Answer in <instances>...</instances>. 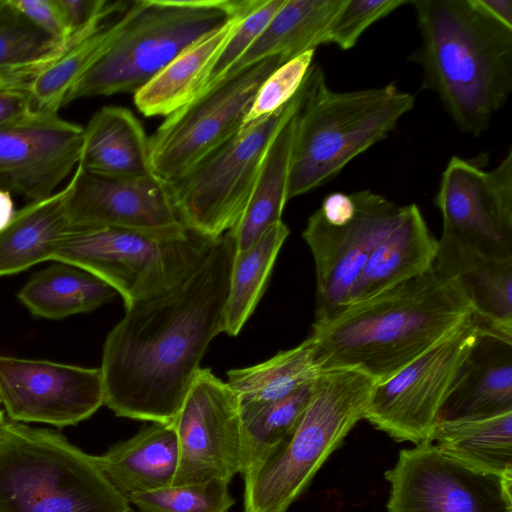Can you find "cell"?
I'll return each instance as SVG.
<instances>
[{
	"label": "cell",
	"mask_w": 512,
	"mask_h": 512,
	"mask_svg": "<svg viewBox=\"0 0 512 512\" xmlns=\"http://www.w3.org/2000/svg\"><path fill=\"white\" fill-rule=\"evenodd\" d=\"M236 251L229 230L185 280L125 308L100 367L104 405L116 416L173 423L207 347L223 332Z\"/></svg>",
	"instance_id": "6da1fadb"
},
{
	"label": "cell",
	"mask_w": 512,
	"mask_h": 512,
	"mask_svg": "<svg viewBox=\"0 0 512 512\" xmlns=\"http://www.w3.org/2000/svg\"><path fill=\"white\" fill-rule=\"evenodd\" d=\"M471 318L460 288L433 264L312 329V360L319 372L355 369L383 383Z\"/></svg>",
	"instance_id": "7a4b0ae2"
},
{
	"label": "cell",
	"mask_w": 512,
	"mask_h": 512,
	"mask_svg": "<svg viewBox=\"0 0 512 512\" xmlns=\"http://www.w3.org/2000/svg\"><path fill=\"white\" fill-rule=\"evenodd\" d=\"M420 46L409 56L464 132L487 130L512 91V28L478 0H414Z\"/></svg>",
	"instance_id": "3957f363"
},
{
	"label": "cell",
	"mask_w": 512,
	"mask_h": 512,
	"mask_svg": "<svg viewBox=\"0 0 512 512\" xmlns=\"http://www.w3.org/2000/svg\"><path fill=\"white\" fill-rule=\"evenodd\" d=\"M415 105L395 83L336 92L312 64L301 86L292 146L288 200L336 177L356 156L383 140Z\"/></svg>",
	"instance_id": "277c9868"
},
{
	"label": "cell",
	"mask_w": 512,
	"mask_h": 512,
	"mask_svg": "<svg viewBox=\"0 0 512 512\" xmlns=\"http://www.w3.org/2000/svg\"><path fill=\"white\" fill-rule=\"evenodd\" d=\"M375 381L355 369L320 371L293 433L244 473L243 512H287L362 419Z\"/></svg>",
	"instance_id": "5b68a950"
},
{
	"label": "cell",
	"mask_w": 512,
	"mask_h": 512,
	"mask_svg": "<svg viewBox=\"0 0 512 512\" xmlns=\"http://www.w3.org/2000/svg\"><path fill=\"white\" fill-rule=\"evenodd\" d=\"M0 512H134L87 454L57 431L0 428Z\"/></svg>",
	"instance_id": "8992f818"
},
{
	"label": "cell",
	"mask_w": 512,
	"mask_h": 512,
	"mask_svg": "<svg viewBox=\"0 0 512 512\" xmlns=\"http://www.w3.org/2000/svg\"><path fill=\"white\" fill-rule=\"evenodd\" d=\"M246 0H136L119 33L66 96L135 94L192 43L221 27Z\"/></svg>",
	"instance_id": "52a82bcc"
},
{
	"label": "cell",
	"mask_w": 512,
	"mask_h": 512,
	"mask_svg": "<svg viewBox=\"0 0 512 512\" xmlns=\"http://www.w3.org/2000/svg\"><path fill=\"white\" fill-rule=\"evenodd\" d=\"M218 239L192 231L174 238L114 227L70 228L53 260L101 278L122 296L126 308L177 286Z\"/></svg>",
	"instance_id": "ba28073f"
},
{
	"label": "cell",
	"mask_w": 512,
	"mask_h": 512,
	"mask_svg": "<svg viewBox=\"0 0 512 512\" xmlns=\"http://www.w3.org/2000/svg\"><path fill=\"white\" fill-rule=\"evenodd\" d=\"M300 98L301 87L282 108L239 130L181 176L166 182L174 209L186 229L218 239L237 224L266 150L298 107Z\"/></svg>",
	"instance_id": "9c48e42d"
},
{
	"label": "cell",
	"mask_w": 512,
	"mask_h": 512,
	"mask_svg": "<svg viewBox=\"0 0 512 512\" xmlns=\"http://www.w3.org/2000/svg\"><path fill=\"white\" fill-rule=\"evenodd\" d=\"M402 207L371 190L333 192L309 217L302 236L316 270L312 329L347 307L369 256L398 220Z\"/></svg>",
	"instance_id": "30bf717a"
},
{
	"label": "cell",
	"mask_w": 512,
	"mask_h": 512,
	"mask_svg": "<svg viewBox=\"0 0 512 512\" xmlns=\"http://www.w3.org/2000/svg\"><path fill=\"white\" fill-rule=\"evenodd\" d=\"M284 63L272 56L247 66L168 115L149 138L154 175L174 180L235 135L263 82Z\"/></svg>",
	"instance_id": "8fae6325"
},
{
	"label": "cell",
	"mask_w": 512,
	"mask_h": 512,
	"mask_svg": "<svg viewBox=\"0 0 512 512\" xmlns=\"http://www.w3.org/2000/svg\"><path fill=\"white\" fill-rule=\"evenodd\" d=\"M480 332L472 316L396 375L375 384L364 419L398 442L430 440L441 407Z\"/></svg>",
	"instance_id": "7c38bea8"
},
{
	"label": "cell",
	"mask_w": 512,
	"mask_h": 512,
	"mask_svg": "<svg viewBox=\"0 0 512 512\" xmlns=\"http://www.w3.org/2000/svg\"><path fill=\"white\" fill-rule=\"evenodd\" d=\"M384 476L387 512H512V475L473 469L431 440L400 450Z\"/></svg>",
	"instance_id": "4fadbf2b"
},
{
	"label": "cell",
	"mask_w": 512,
	"mask_h": 512,
	"mask_svg": "<svg viewBox=\"0 0 512 512\" xmlns=\"http://www.w3.org/2000/svg\"><path fill=\"white\" fill-rule=\"evenodd\" d=\"M178 466L172 485L230 483L242 469L239 402L227 382L200 368L173 421Z\"/></svg>",
	"instance_id": "5bb4252c"
},
{
	"label": "cell",
	"mask_w": 512,
	"mask_h": 512,
	"mask_svg": "<svg viewBox=\"0 0 512 512\" xmlns=\"http://www.w3.org/2000/svg\"><path fill=\"white\" fill-rule=\"evenodd\" d=\"M443 234L489 257L512 258V150L484 170L453 156L435 197Z\"/></svg>",
	"instance_id": "9a60e30c"
},
{
	"label": "cell",
	"mask_w": 512,
	"mask_h": 512,
	"mask_svg": "<svg viewBox=\"0 0 512 512\" xmlns=\"http://www.w3.org/2000/svg\"><path fill=\"white\" fill-rule=\"evenodd\" d=\"M0 404L10 420L76 425L104 405L100 368L0 356Z\"/></svg>",
	"instance_id": "2e32d148"
},
{
	"label": "cell",
	"mask_w": 512,
	"mask_h": 512,
	"mask_svg": "<svg viewBox=\"0 0 512 512\" xmlns=\"http://www.w3.org/2000/svg\"><path fill=\"white\" fill-rule=\"evenodd\" d=\"M84 128L34 109L0 127V189L29 202L54 194L77 167Z\"/></svg>",
	"instance_id": "e0dca14e"
},
{
	"label": "cell",
	"mask_w": 512,
	"mask_h": 512,
	"mask_svg": "<svg viewBox=\"0 0 512 512\" xmlns=\"http://www.w3.org/2000/svg\"><path fill=\"white\" fill-rule=\"evenodd\" d=\"M70 228L114 227L183 237L167 183L157 176L122 179L96 175L79 163L68 182Z\"/></svg>",
	"instance_id": "ac0fdd59"
},
{
	"label": "cell",
	"mask_w": 512,
	"mask_h": 512,
	"mask_svg": "<svg viewBox=\"0 0 512 512\" xmlns=\"http://www.w3.org/2000/svg\"><path fill=\"white\" fill-rule=\"evenodd\" d=\"M434 265L460 288L482 333L512 342V258L480 254L442 233Z\"/></svg>",
	"instance_id": "d6986e66"
},
{
	"label": "cell",
	"mask_w": 512,
	"mask_h": 512,
	"mask_svg": "<svg viewBox=\"0 0 512 512\" xmlns=\"http://www.w3.org/2000/svg\"><path fill=\"white\" fill-rule=\"evenodd\" d=\"M508 412H512V342L480 332L437 421L487 418Z\"/></svg>",
	"instance_id": "ffe728a7"
},
{
	"label": "cell",
	"mask_w": 512,
	"mask_h": 512,
	"mask_svg": "<svg viewBox=\"0 0 512 512\" xmlns=\"http://www.w3.org/2000/svg\"><path fill=\"white\" fill-rule=\"evenodd\" d=\"M438 240L416 204L403 205L391 229L378 242L355 282L347 306L363 302L429 270Z\"/></svg>",
	"instance_id": "44dd1931"
},
{
	"label": "cell",
	"mask_w": 512,
	"mask_h": 512,
	"mask_svg": "<svg viewBox=\"0 0 512 512\" xmlns=\"http://www.w3.org/2000/svg\"><path fill=\"white\" fill-rule=\"evenodd\" d=\"M261 0L244 6L221 27L201 37L134 94L137 109L147 117L168 116L202 91L209 71L242 20Z\"/></svg>",
	"instance_id": "7402d4cb"
},
{
	"label": "cell",
	"mask_w": 512,
	"mask_h": 512,
	"mask_svg": "<svg viewBox=\"0 0 512 512\" xmlns=\"http://www.w3.org/2000/svg\"><path fill=\"white\" fill-rule=\"evenodd\" d=\"M93 457L111 485L129 501L137 494L172 485L178 466L176 431L172 423L152 422Z\"/></svg>",
	"instance_id": "603a6c76"
},
{
	"label": "cell",
	"mask_w": 512,
	"mask_h": 512,
	"mask_svg": "<svg viewBox=\"0 0 512 512\" xmlns=\"http://www.w3.org/2000/svg\"><path fill=\"white\" fill-rule=\"evenodd\" d=\"M79 164L90 173L112 178L155 176L141 122L119 106L102 107L91 117L84 128Z\"/></svg>",
	"instance_id": "cb8c5ba5"
},
{
	"label": "cell",
	"mask_w": 512,
	"mask_h": 512,
	"mask_svg": "<svg viewBox=\"0 0 512 512\" xmlns=\"http://www.w3.org/2000/svg\"><path fill=\"white\" fill-rule=\"evenodd\" d=\"M68 184L51 196L17 210L0 231V277L27 270L53 256L70 229Z\"/></svg>",
	"instance_id": "d4e9b609"
},
{
	"label": "cell",
	"mask_w": 512,
	"mask_h": 512,
	"mask_svg": "<svg viewBox=\"0 0 512 512\" xmlns=\"http://www.w3.org/2000/svg\"><path fill=\"white\" fill-rule=\"evenodd\" d=\"M344 0H285L265 30L226 76L272 56L285 62L325 44L328 27Z\"/></svg>",
	"instance_id": "484cf974"
},
{
	"label": "cell",
	"mask_w": 512,
	"mask_h": 512,
	"mask_svg": "<svg viewBox=\"0 0 512 512\" xmlns=\"http://www.w3.org/2000/svg\"><path fill=\"white\" fill-rule=\"evenodd\" d=\"M297 109L281 125L270 142L246 208L237 224L230 229L237 252L253 246L271 226L282 221V212L288 200Z\"/></svg>",
	"instance_id": "4316f807"
},
{
	"label": "cell",
	"mask_w": 512,
	"mask_h": 512,
	"mask_svg": "<svg viewBox=\"0 0 512 512\" xmlns=\"http://www.w3.org/2000/svg\"><path fill=\"white\" fill-rule=\"evenodd\" d=\"M117 291L77 266L55 262L37 271L18 291V300L40 318L61 320L86 313L111 301Z\"/></svg>",
	"instance_id": "83f0119b"
},
{
	"label": "cell",
	"mask_w": 512,
	"mask_h": 512,
	"mask_svg": "<svg viewBox=\"0 0 512 512\" xmlns=\"http://www.w3.org/2000/svg\"><path fill=\"white\" fill-rule=\"evenodd\" d=\"M430 440L445 454L484 473L512 475V412L438 420Z\"/></svg>",
	"instance_id": "f1b7e54d"
},
{
	"label": "cell",
	"mask_w": 512,
	"mask_h": 512,
	"mask_svg": "<svg viewBox=\"0 0 512 512\" xmlns=\"http://www.w3.org/2000/svg\"><path fill=\"white\" fill-rule=\"evenodd\" d=\"M288 235V227L280 221L253 246L242 252L236 251L224 311V333L237 336L254 312Z\"/></svg>",
	"instance_id": "f546056e"
},
{
	"label": "cell",
	"mask_w": 512,
	"mask_h": 512,
	"mask_svg": "<svg viewBox=\"0 0 512 512\" xmlns=\"http://www.w3.org/2000/svg\"><path fill=\"white\" fill-rule=\"evenodd\" d=\"M312 339L280 351L259 364L227 372L228 385L239 404L265 403L283 398L316 378L319 371L312 360Z\"/></svg>",
	"instance_id": "4dcf8cb0"
},
{
	"label": "cell",
	"mask_w": 512,
	"mask_h": 512,
	"mask_svg": "<svg viewBox=\"0 0 512 512\" xmlns=\"http://www.w3.org/2000/svg\"><path fill=\"white\" fill-rule=\"evenodd\" d=\"M312 384L274 401L239 404L242 475L257 466L293 433L309 403Z\"/></svg>",
	"instance_id": "1f68e13d"
},
{
	"label": "cell",
	"mask_w": 512,
	"mask_h": 512,
	"mask_svg": "<svg viewBox=\"0 0 512 512\" xmlns=\"http://www.w3.org/2000/svg\"><path fill=\"white\" fill-rule=\"evenodd\" d=\"M120 18L68 48L29 88L36 110L58 113L67 94L117 37Z\"/></svg>",
	"instance_id": "d6a6232c"
},
{
	"label": "cell",
	"mask_w": 512,
	"mask_h": 512,
	"mask_svg": "<svg viewBox=\"0 0 512 512\" xmlns=\"http://www.w3.org/2000/svg\"><path fill=\"white\" fill-rule=\"evenodd\" d=\"M81 40L62 42L31 22L9 0H0V70L48 68Z\"/></svg>",
	"instance_id": "836d02e7"
},
{
	"label": "cell",
	"mask_w": 512,
	"mask_h": 512,
	"mask_svg": "<svg viewBox=\"0 0 512 512\" xmlns=\"http://www.w3.org/2000/svg\"><path fill=\"white\" fill-rule=\"evenodd\" d=\"M129 502L138 512H229L235 500L229 482L214 479L140 493Z\"/></svg>",
	"instance_id": "e575fe53"
},
{
	"label": "cell",
	"mask_w": 512,
	"mask_h": 512,
	"mask_svg": "<svg viewBox=\"0 0 512 512\" xmlns=\"http://www.w3.org/2000/svg\"><path fill=\"white\" fill-rule=\"evenodd\" d=\"M314 52L315 50L307 51L280 65L271 73L257 91L239 130L271 115L295 96L312 65Z\"/></svg>",
	"instance_id": "d590c367"
},
{
	"label": "cell",
	"mask_w": 512,
	"mask_h": 512,
	"mask_svg": "<svg viewBox=\"0 0 512 512\" xmlns=\"http://www.w3.org/2000/svg\"><path fill=\"white\" fill-rule=\"evenodd\" d=\"M410 2L407 0H344L328 27L325 44H335L342 50L351 49L372 24Z\"/></svg>",
	"instance_id": "8d00e7d4"
},
{
	"label": "cell",
	"mask_w": 512,
	"mask_h": 512,
	"mask_svg": "<svg viewBox=\"0 0 512 512\" xmlns=\"http://www.w3.org/2000/svg\"><path fill=\"white\" fill-rule=\"evenodd\" d=\"M284 1L261 0L258 6L242 20L212 65L200 94L224 78L231 67L262 34Z\"/></svg>",
	"instance_id": "74e56055"
},
{
	"label": "cell",
	"mask_w": 512,
	"mask_h": 512,
	"mask_svg": "<svg viewBox=\"0 0 512 512\" xmlns=\"http://www.w3.org/2000/svg\"><path fill=\"white\" fill-rule=\"evenodd\" d=\"M9 2L31 22L62 42L86 37L98 28H88L72 33L57 0H9Z\"/></svg>",
	"instance_id": "f35d334b"
},
{
	"label": "cell",
	"mask_w": 512,
	"mask_h": 512,
	"mask_svg": "<svg viewBox=\"0 0 512 512\" xmlns=\"http://www.w3.org/2000/svg\"><path fill=\"white\" fill-rule=\"evenodd\" d=\"M34 109L29 90H0V127L27 115Z\"/></svg>",
	"instance_id": "ab89813d"
},
{
	"label": "cell",
	"mask_w": 512,
	"mask_h": 512,
	"mask_svg": "<svg viewBox=\"0 0 512 512\" xmlns=\"http://www.w3.org/2000/svg\"><path fill=\"white\" fill-rule=\"evenodd\" d=\"M39 74L40 70L34 66L0 70V90H29L32 82Z\"/></svg>",
	"instance_id": "60d3db41"
},
{
	"label": "cell",
	"mask_w": 512,
	"mask_h": 512,
	"mask_svg": "<svg viewBox=\"0 0 512 512\" xmlns=\"http://www.w3.org/2000/svg\"><path fill=\"white\" fill-rule=\"evenodd\" d=\"M478 2L491 16L512 28L511 0H478Z\"/></svg>",
	"instance_id": "b9f144b4"
},
{
	"label": "cell",
	"mask_w": 512,
	"mask_h": 512,
	"mask_svg": "<svg viewBox=\"0 0 512 512\" xmlns=\"http://www.w3.org/2000/svg\"><path fill=\"white\" fill-rule=\"evenodd\" d=\"M16 211L9 191L0 189V231L11 222Z\"/></svg>",
	"instance_id": "7bdbcfd3"
},
{
	"label": "cell",
	"mask_w": 512,
	"mask_h": 512,
	"mask_svg": "<svg viewBox=\"0 0 512 512\" xmlns=\"http://www.w3.org/2000/svg\"><path fill=\"white\" fill-rule=\"evenodd\" d=\"M4 421H5L4 411L0 409V428Z\"/></svg>",
	"instance_id": "ee69618b"
},
{
	"label": "cell",
	"mask_w": 512,
	"mask_h": 512,
	"mask_svg": "<svg viewBox=\"0 0 512 512\" xmlns=\"http://www.w3.org/2000/svg\"><path fill=\"white\" fill-rule=\"evenodd\" d=\"M1 405V404H0Z\"/></svg>",
	"instance_id": "f6af8a7d"
}]
</instances>
